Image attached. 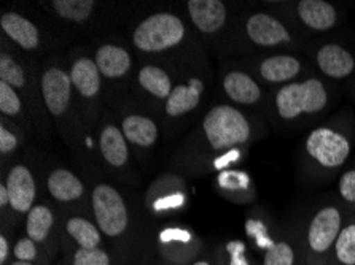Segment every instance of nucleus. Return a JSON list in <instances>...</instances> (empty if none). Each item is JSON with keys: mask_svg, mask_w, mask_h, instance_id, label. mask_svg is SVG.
Listing matches in <instances>:
<instances>
[{"mask_svg": "<svg viewBox=\"0 0 355 265\" xmlns=\"http://www.w3.org/2000/svg\"><path fill=\"white\" fill-rule=\"evenodd\" d=\"M209 145L215 151H223L249 142L252 129L247 118L238 108L217 105L207 113L202 122Z\"/></svg>", "mask_w": 355, "mask_h": 265, "instance_id": "f257e3e1", "label": "nucleus"}, {"mask_svg": "<svg viewBox=\"0 0 355 265\" xmlns=\"http://www.w3.org/2000/svg\"><path fill=\"white\" fill-rule=\"evenodd\" d=\"M276 110L284 120H295L300 115H314L324 110L328 93L324 83L309 78L303 83H288L276 94Z\"/></svg>", "mask_w": 355, "mask_h": 265, "instance_id": "f03ea898", "label": "nucleus"}, {"mask_svg": "<svg viewBox=\"0 0 355 265\" xmlns=\"http://www.w3.org/2000/svg\"><path fill=\"white\" fill-rule=\"evenodd\" d=\"M185 37V24L179 16L157 13L148 16L136 27L132 42L137 50L145 53H159L179 45Z\"/></svg>", "mask_w": 355, "mask_h": 265, "instance_id": "7ed1b4c3", "label": "nucleus"}, {"mask_svg": "<svg viewBox=\"0 0 355 265\" xmlns=\"http://www.w3.org/2000/svg\"><path fill=\"white\" fill-rule=\"evenodd\" d=\"M93 212L102 234L118 237L128 229V208L120 192L109 185H98L93 191Z\"/></svg>", "mask_w": 355, "mask_h": 265, "instance_id": "20e7f679", "label": "nucleus"}, {"mask_svg": "<svg viewBox=\"0 0 355 265\" xmlns=\"http://www.w3.org/2000/svg\"><path fill=\"white\" fill-rule=\"evenodd\" d=\"M306 153L325 169H336L349 159L351 143L341 132L330 127H317L306 138Z\"/></svg>", "mask_w": 355, "mask_h": 265, "instance_id": "39448f33", "label": "nucleus"}, {"mask_svg": "<svg viewBox=\"0 0 355 265\" xmlns=\"http://www.w3.org/2000/svg\"><path fill=\"white\" fill-rule=\"evenodd\" d=\"M343 216L336 207H324L311 219L308 227V246L315 256H324L335 248L343 229Z\"/></svg>", "mask_w": 355, "mask_h": 265, "instance_id": "423d86ee", "label": "nucleus"}, {"mask_svg": "<svg viewBox=\"0 0 355 265\" xmlns=\"http://www.w3.org/2000/svg\"><path fill=\"white\" fill-rule=\"evenodd\" d=\"M42 95L48 111L53 116H62L72 97L71 73L58 67L48 68L42 77Z\"/></svg>", "mask_w": 355, "mask_h": 265, "instance_id": "0eeeda50", "label": "nucleus"}, {"mask_svg": "<svg viewBox=\"0 0 355 265\" xmlns=\"http://www.w3.org/2000/svg\"><path fill=\"white\" fill-rule=\"evenodd\" d=\"M247 37L258 46H277L292 40L281 21L268 13H255L245 23Z\"/></svg>", "mask_w": 355, "mask_h": 265, "instance_id": "6e6552de", "label": "nucleus"}, {"mask_svg": "<svg viewBox=\"0 0 355 265\" xmlns=\"http://www.w3.org/2000/svg\"><path fill=\"white\" fill-rule=\"evenodd\" d=\"M10 192V207L18 213H29L35 200V181L31 170L24 165H16L10 170L5 183Z\"/></svg>", "mask_w": 355, "mask_h": 265, "instance_id": "1a4fd4ad", "label": "nucleus"}, {"mask_svg": "<svg viewBox=\"0 0 355 265\" xmlns=\"http://www.w3.org/2000/svg\"><path fill=\"white\" fill-rule=\"evenodd\" d=\"M187 5L193 24L204 34H214L227 23V7L220 0H190Z\"/></svg>", "mask_w": 355, "mask_h": 265, "instance_id": "9d476101", "label": "nucleus"}, {"mask_svg": "<svg viewBox=\"0 0 355 265\" xmlns=\"http://www.w3.org/2000/svg\"><path fill=\"white\" fill-rule=\"evenodd\" d=\"M317 66L324 72L327 77L341 80L346 78L355 70L354 56L346 48L336 43H328L322 46L315 54Z\"/></svg>", "mask_w": 355, "mask_h": 265, "instance_id": "9b49d317", "label": "nucleus"}, {"mask_svg": "<svg viewBox=\"0 0 355 265\" xmlns=\"http://www.w3.org/2000/svg\"><path fill=\"white\" fill-rule=\"evenodd\" d=\"M297 12L303 24L313 30H330L338 23L336 8L324 0H301Z\"/></svg>", "mask_w": 355, "mask_h": 265, "instance_id": "f8f14e48", "label": "nucleus"}, {"mask_svg": "<svg viewBox=\"0 0 355 265\" xmlns=\"http://www.w3.org/2000/svg\"><path fill=\"white\" fill-rule=\"evenodd\" d=\"M2 30L12 39L16 45H19L23 50H35L39 46V29L37 26L18 13H3L0 18Z\"/></svg>", "mask_w": 355, "mask_h": 265, "instance_id": "ddd939ff", "label": "nucleus"}, {"mask_svg": "<svg viewBox=\"0 0 355 265\" xmlns=\"http://www.w3.org/2000/svg\"><path fill=\"white\" fill-rule=\"evenodd\" d=\"M202 81L191 78L188 84H179L172 89L171 95L166 100V113L169 116H182L185 113L195 110L202 94Z\"/></svg>", "mask_w": 355, "mask_h": 265, "instance_id": "4468645a", "label": "nucleus"}, {"mask_svg": "<svg viewBox=\"0 0 355 265\" xmlns=\"http://www.w3.org/2000/svg\"><path fill=\"white\" fill-rule=\"evenodd\" d=\"M96 66H98L101 75L107 78H120L126 75L131 68V56L125 48L116 45H102L96 51Z\"/></svg>", "mask_w": 355, "mask_h": 265, "instance_id": "2eb2a0df", "label": "nucleus"}, {"mask_svg": "<svg viewBox=\"0 0 355 265\" xmlns=\"http://www.w3.org/2000/svg\"><path fill=\"white\" fill-rule=\"evenodd\" d=\"M223 89L231 100L241 105H254L261 99L260 86L244 72H230L223 78Z\"/></svg>", "mask_w": 355, "mask_h": 265, "instance_id": "dca6fc26", "label": "nucleus"}, {"mask_svg": "<svg viewBox=\"0 0 355 265\" xmlns=\"http://www.w3.org/2000/svg\"><path fill=\"white\" fill-rule=\"evenodd\" d=\"M71 80L75 89L83 97H96L101 91V72L93 59L80 57L71 68Z\"/></svg>", "mask_w": 355, "mask_h": 265, "instance_id": "f3484780", "label": "nucleus"}, {"mask_svg": "<svg viewBox=\"0 0 355 265\" xmlns=\"http://www.w3.org/2000/svg\"><path fill=\"white\" fill-rule=\"evenodd\" d=\"M301 72L300 59L290 54H277L265 59L260 66L261 78L268 83H284L297 78Z\"/></svg>", "mask_w": 355, "mask_h": 265, "instance_id": "a211bd4d", "label": "nucleus"}, {"mask_svg": "<svg viewBox=\"0 0 355 265\" xmlns=\"http://www.w3.org/2000/svg\"><path fill=\"white\" fill-rule=\"evenodd\" d=\"M48 191L59 202H72L83 196V183L72 172L56 169L48 176Z\"/></svg>", "mask_w": 355, "mask_h": 265, "instance_id": "6ab92c4d", "label": "nucleus"}, {"mask_svg": "<svg viewBox=\"0 0 355 265\" xmlns=\"http://www.w3.org/2000/svg\"><path fill=\"white\" fill-rule=\"evenodd\" d=\"M121 132L128 142L148 148L157 143L158 127L153 120L141 115L126 116L121 122Z\"/></svg>", "mask_w": 355, "mask_h": 265, "instance_id": "aec40b11", "label": "nucleus"}, {"mask_svg": "<svg viewBox=\"0 0 355 265\" xmlns=\"http://www.w3.org/2000/svg\"><path fill=\"white\" fill-rule=\"evenodd\" d=\"M99 146L102 156L112 167H123L128 162L129 151L126 137L118 127L105 126L102 129Z\"/></svg>", "mask_w": 355, "mask_h": 265, "instance_id": "412c9836", "label": "nucleus"}, {"mask_svg": "<svg viewBox=\"0 0 355 265\" xmlns=\"http://www.w3.org/2000/svg\"><path fill=\"white\" fill-rule=\"evenodd\" d=\"M139 83L142 88L158 99H168L172 93V81L163 68L145 66L139 72Z\"/></svg>", "mask_w": 355, "mask_h": 265, "instance_id": "4be33fe9", "label": "nucleus"}, {"mask_svg": "<svg viewBox=\"0 0 355 265\" xmlns=\"http://www.w3.org/2000/svg\"><path fill=\"white\" fill-rule=\"evenodd\" d=\"M53 213L51 210L45 205H37L28 213V221H26V232H28L29 239L35 243H42L46 240L50 235L53 227Z\"/></svg>", "mask_w": 355, "mask_h": 265, "instance_id": "5701e85b", "label": "nucleus"}, {"mask_svg": "<svg viewBox=\"0 0 355 265\" xmlns=\"http://www.w3.org/2000/svg\"><path fill=\"white\" fill-rule=\"evenodd\" d=\"M67 234L78 243L80 248H98L101 245L99 229L85 218H71L66 224Z\"/></svg>", "mask_w": 355, "mask_h": 265, "instance_id": "b1692460", "label": "nucleus"}, {"mask_svg": "<svg viewBox=\"0 0 355 265\" xmlns=\"http://www.w3.org/2000/svg\"><path fill=\"white\" fill-rule=\"evenodd\" d=\"M94 0H55L51 7L61 18L73 23H83L94 10Z\"/></svg>", "mask_w": 355, "mask_h": 265, "instance_id": "393cba45", "label": "nucleus"}, {"mask_svg": "<svg viewBox=\"0 0 355 265\" xmlns=\"http://www.w3.org/2000/svg\"><path fill=\"white\" fill-rule=\"evenodd\" d=\"M335 256L341 265H355V224L343 227L335 243Z\"/></svg>", "mask_w": 355, "mask_h": 265, "instance_id": "a878e982", "label": "nucleus"}, {"mask_svg": "<svg viewBox=\"0 0 355 265\" xmlns=\"http://www.w3.org/2000/svg\"><path fill=\"white\" fill-rule=\"evenodd\" d=\"M295 250L290 241L281 240L268 248L263 259V265H295Z\"/></svg>", "mask_w": 355, "mask_h": 265, "instance_id": "bb28decb", "label": "nucleus"}, {"mask_svg": "<svg viewBox=\"0 0 355 265\" xmlns=\"http://www.w3.org/2000/svg\"><path fill=\"white\" fill-rule=\"evenodd\" d=\"M0 81L12 88H23L26 84V75L23 67L7 54L0 56Z\"/></svg>", "mask_w": 355, "mask_h": 265, "instance_id": "cd10ccee", "label": "nucleus"}, {"mask_svg": "<svg viewBox=\"0 0 355 265\" xmlns=\"http://www.w3.org/2000/svg\"><path fill=\"white\" fill-rule=\"evenodd\" d=\"M0 111L7 116H16L21 113V99L15 88L0 81Z\"/></svg>", "mask_w": 355, "mask_h": 265, "instance_id": "c85d7f7f", "label": "nucleus"}, {"mask_svg": "<svg viewBox=\"0 0 355 265\" xmlns=\"http://www.w3.org/2000/svg\"><path fill=\"white\" fill-rule=\"evenodd\" d=\"M73 265H110V257L101 248H80L73 254Z\"/></svg>", "mask_w": 355, "mask_h": 265, "instance_id": "c756f323", "label": "nucleus"}, {"mask_svg": "<svg viewBox=\"0 0 355 265\" xmlns=\"http://www.w3.org/2000/svg\"><path fill=\"white\" fill-rule=\"evenodd\" d=\"M13 253H15V257L18 259V261H23V262L34 261V259L37 257L35 241L29 239V237L28 239H19L18 241H16Z\"/></svg>", "mask_w": 355, "mask_h": 265, "instance_id": "7c9ffc66", "label": "nucleus"}, {"mask_svg": "<svg viewBox=\"0 0 355 265\" xmlns=\"http://www.w3.org/2000/svg\"><path fill=\"white\" fill-rule=\"evenodd\" d=\"M338 191L347 203H355V170L343 173L338 183Z\"/></svg>", "mask_w": 355, "mask_h": 265, "instance_id": "2f4dec72", "label": "nucleus"}, {"mask_svg": "<svg viewBox=\"0 0 355 265\" xmlns=\"http://www.w3.org/2000/svg\"><path fill=\"white\" fill-rule=\"evenodd\" d=\"M16 146H18V138H16V135L13 132H10L8 129H5L3 126L0 127V153H12V151L16 149Z\"/></svg>", "mask_w": 355, "mask_h": 265, "instance_id": "473e14b6", "label": "nucleus"}, {"mask_svg": "<svg viewBox=\"0 0 355 265\" xmlns=\"http://www.w3.org/2000/svg\"><path fill=\"white\" fill-rule=\"evenodd\" d=\"M8 253H10V245H8L7 237L0 235V264L7 262Z\"/></svg>", "mask_w": 355, "mask_h": 265, "instance_id": "72a5a7b5", "label": "nucleus"}, {"mask_svg": "<svg viewBox=\"0 0 355 265\" xmlns=\"http://www.w3.org/2000/svg\"><path fill=\"white\" fill-rule=\"evenodd\" d=\"M10 203V192L7 185H0V207H7Z\"/></svg>", "mask_w": 355, "mask_h": 265, "instance_id": "f704fd0d", "label": "nucleus"}, {"mask_svg": "<svg viewBox=\"0 0 355 265\" xmlns=\"http://www.w3.org/2000/svg\"><path fill=\"white\" fill-rule=\"evenodd\" d=\"M193 265H212V264L209 262V261H198V262H195Z\"/></svg>", "mask_w": 355, "mask_h": 265, "instance_id": "c9c22d12", "label": "nucleus"}, {"mask_svg": "<svg viewBox=\"0 0 355 265\" xmlns=\"http://www.w3.org/2000/svg\"><path fill=\"white\" fill-rule=\"evenodd\" d=\"M12 265H32V264L31 262H23V261H16Z\"/></svg>", "mask_w": 355, "mask_h": 265, "instance_id": "e433bc0d", "label": "nucleus"}]
</instances>
